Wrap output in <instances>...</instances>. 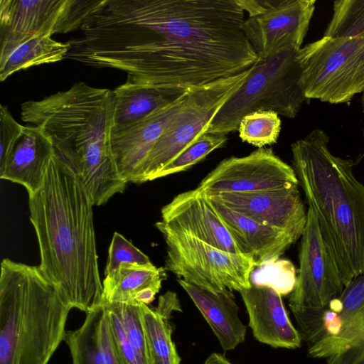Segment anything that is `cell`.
Returning <instances> with one entry per match:
<instances>
[{"label":"cell","mask_w":364,"mask_h":364,"mask_svg":"<svg viewBox=\"0 0 364 364\" xmlns=\"http://www.w3.org/2000/svg\"><path fill=\"white\" fill-rule=\"evenodd\" d=\"M326 361V364H364V316Z\"/></svg>","instance_id":"obj_31"},{"label":"cell","mask_w":364,"mask_h":364,"mask_svg":"<svg viewBox=\"0 0 364 364\" xmlns=\"http://www.w3.org/2000/svg\"><path fill=\"white\" fill-rule=\"evenodd\" d=\"M181 311L179 299L171 291L161 295L154 308L141 304V320L150 364H180L181 358L171 337L170 318L173 311Z\"/></svg>","instance_id":"obj_24"},{"label":"cell","mask_w":364,"mask_h":364,"mask_svg":"<svg viewBox=\"0 0 364 364\" xmlns=\"http://www.w3.org/2000/svg\"><path fill=\"white\" fill-rule=\"evenodd\" d=\"M250 282L274 289L282 296L291 294L296 285V276L294 264L287 259L257 267L250 275Z\"/></svg>","instance_id":"obj_29"},{"label":"cell","mask_w":364,"mask_h":364,"mask_svg":"<svg viewBox=\"0 0 364 364\" xmlns=\"http://www.w3.org/2000/svg\"><path fill=\"white\" fill-rule=\"evenodd\" d=\"M300 49L291 48L265 60L259 59L246 81L218 110L205 133L226 135L237 130L244 116L260 109L295 117L307 100L297 60Z\"/></svg>","instance_id":"obj_6"},{"label":"cell","mask_w":364,"mask_h":364,"mask_svg":"<svg viewBox=\"0 0 364 364\" xmlns=\"http://www.w3.org/2000/svg\"><path fill=\"white\" fill-rule=\"evenodd\" d=\"M297 60L307 100L348 102L364 93V33L350 38H323L301 48Z\"/></svg>","instance_id":"obj_8"},{"label":"cell","mask_w":364,"mask_h":364,"mask_svg":"<svg viewBox=\"0 0 364 364\" xmlns=\"http://www.w3.org/2000/svg\"><path fill=\"white\" fill-rule=\"evenodd\" d=\"M204 364H233L223 355L218 353H211L204 362Z\"/></svg>","instance_id":"obj_33"},{"label":"cell","mask_w":364,"mask_h":364,"mask_svg":"<svg viewBox=\"0 0 364 364\" xmlns=\"http://www.w3.org/2000/svg\"><path fill=\"white\" fill-rule=\"evenodd\" d=\"M164 268L133 264L122 265L102 282V303H136L138 294L147 288L160 290L166 278Z\"/></svg>","instance_id":"obj_25"},{"label":"cell","mask_w":364,"mask_h":364,"mask_svg":"<svg viewBox=\"0 0 364 364\" xmlns=\"http://www.w3.org/2000/svg\"><path fill=\"white\" fill-rule=\"evenodd\" d=\"M239 293L256 340L273 348L301 346V335L292 324L280 294L270 287L252 284Z\"/></svg>","instance_id":"obj_17"},{"label":"cell","mask_w":364,"mask_h":364,"mask_svg":"<svg viewBox=\"0 0 364 364\" xmlns=\"http://www.w3.org/2000/svg\"><path fill=\"white\" fill-rule=\"evenodd\" d=\"M204 193L235 212L298 239L304 232L306 212L298 185L250 192Z\"/></svg>","instance_id":"obj_14"},{"label":"cell","mask_w":364,"mask_h":364,"mask_svg":"<svg viewBox=\"0 0 364 364\" xmlns=\"http://www.w3.org/2000/svg\"><path fill=\"white\" fill-rule=\"evenodd\" d=\"M24 126L18 124L11 116L7 107L0 106V168H1L17 140L21 136Z\"/></svg>","instance_id":"obj_32"},{"label":"cell","mask_w":364,"mask_h":364,"mask_svg":"<svg viewBox=\"0 0 364 364\" xmlns=\"http://www.w3.org/2000/svg\"><path fill=\"white\" fill-rule=\"evenodd\" d=\"M328 141L315 129L292 144L293 168L346 287L364 275V185L353 161L333 155Z\"/></svg>","instance_id":"obj_4"},{"label":"cell","mask_w":364,"mask_h":364,"mask_svg":"<svg viewBox=\"0 0 364 364\" xmlns=\"http://www.w3.org/2000/svg\"><path fill=\"white\" fill-rule=\"evenodd\" d=\"M190 89L153 87L127 80L112 91L114 103L112 129L135 122L168 105L186 95Z\"/></svg>","instance_id":"obj_23"},{"label":"cell","mask_w":364,"mask_h":364,"mask_svg":"<svg viewBox=\"0 0 364 364\" xmlns=\"http://www.w3.org/2000/svg\"><path fill=\"white\" fill-rule=\"evenodd\" d=\"M155 226L166 245L164 269L178 279L214 293L251 287L256 267L251 259L218 249L162 220Z\"/></svg>","instance_id":"obj_7"},{"label":"cell","mask_w":364,"mask_h":364,"mask_svg":"<svg viewBox=\"0 0 364 364\" xmlns=\"http://www.w3.org/2000/svg\"><path fill=\"white\" fill-rule=\"evenodd\" d=\"M299 262L296 285L289 299L294 318L323 309L345 287L316 213L310 207L299 245Z\"/></svg>","instance_id":"obj_11"},{"label":"cell","mask_w":364,"mask_h":364,"mask_svg":"<svg viewBox=\"0 0 364 364\" xmlns=\"http://www.w3.org/2000/svg\"><path fill=\"white\" fill-rule=\"evenodd\" d=\"M127 264L144 267L154 265L147 255L139 250L122 235L115 232L109 247L105 275L111 274L117 271L120 266Z\"/></svg>","instance_id":"obj_30"},{"label":"cell","mask_w":364,"mask_h":364,"mask_svg":"<svg viewBox=\"0 0 364 364\" xmlns=\"http://www.w3.org/2000/svg\"><path fill=\"white\" fill-rule=\"evenodd\" d=\"M237 130L243 141L262 148L277 141L281 119L273 110H257L242 117Z\"/></svg>","instance_id":"obj_26"},{"label":"cell","mask_w":364,"mask_h":364,"mask_svg":"<svg viewBox=\"0 0 364 364\" xmlns=\"http://www.w3.org/2000/svg\"><path fill=\"white\" fill-rule=\"evenodd\" d=\"M362 104H363V110H364V93H363V97H362ZM363 136H364V129H363Z\"/></svg>","instance_id":"obj_34"},{"label":"cell","mask_w":364,"mask_h":364,"mask_svg":"<svg viewBox=\"0 0 364 364\" xmlns=\"http://www.w3.org/2000/svg\"><path fill=\"white\" fill-rule=\"evenodd\" d=\"M299 185L294 168L272 149L258 148L249 155L220 161L199 183L204 193L250 192Z\"/></svg>","instance_id":"obj_12"},{"label":"cell","mask_w":364,"mask_h":364,"mask_svg":"<svg viewBox=\"0 0 364 364\" xmlns=\"http://www.w3.org/2000/svg\"><path fill=\"white\" fill-rule=\"evenodd\" d=\"M93 205L75 168L55 152L41 186L28 195L38 267L71 309L85 313L102 304Z\"/></svg>","instance_id":"obj_2"},{"label":"cell","mask_w":364,"mask_h":364,"mask_svg":"<svg viewBox=\"0 0 364 364\" xmlns=\"http://www.w3.org/2000/svg\"><path fill=\"white\" fill-rule=\"evenodd\" d=\"M95 0H0V35L52 36L80 29Z\"/></svg>","instance_id":"obj_13"},{"label":"cell","mask_w":364,"mask_h":364,"mask_svg":"<svg viewBox=\"0 0 364 364\" xmlns=\"http://www.w3.org/2000/svg\"><path fill=\"white\" fill-rule=\"evenodd\" d=\"M205 196L242 255L251 259L256 267L277 261L298 240L291 234L262 225Z\"/></svg>","instance_id":"obj_18"},{"label":"cell","mask_w":364,"mask_h":364,"mask_svg":"<svg viewBox=\"0 0 364 364\" xmlns=\"http://www.w3.org/2000/svg\"><path fill=\"white\" fill-rule=\"evenodd\" d=\"M71 307L38 266L5 258L0 274V364H48Z\"/></svg>","instance_id":"obj_5"},{"label":"cell","mask_w":364,"mask_h":364,"mask_svg":"<svg viewBox=\"0 0 364 364\" xmlns=\"http://www.w3.org/2000/svg\"><path fill=\"white\" fill-rule=\"evenodd\" d=\"M63 341L70 350L72 364H124L103 304L86 313L80 328L66 331Z\"/></svg>","instance_id":"obj_20"},{"label":"cell","mask_w":364,"mask_h":364,"mask_svg":"<svg viewBox=\"0 0 364 364\" xmlns=\"http://www.w3.org/2000/svg\"><path fill=\"white\" fill-rule=\"evenodd\" d=\"M333 10L323 36L350 38L364 33V0L335 1Z\"/></svg>","instance_id":"obj_27"},{"label":"cell","mask_w":364,"mask_h":364,"mask_svg":"<svg viewBox=\"0 0 364 364\" xmlns=\"http://www.w3.org/2000/svg\"><path fill=\"white\" fill-rule=\"evenodd\" d=\"M255 65L240 74L188 90L179 109L145 160L140 183L155 180L166 166L205 132L218 110L246 81Z\"/></svg>","instance_id":"obj_9"},{"label":"cell","mask_w":364,"mask_h":364,"mask_svg":"<svg viewBox=\"0 0 364 364\" xmlns=\"http://www.w3.org/2000/svg\"><path fill=\"white\" fill-rule=\"evenodd\" d=\"M54 154L53 143L42 128L24 126L4 166L0 168V178L23 186L31 195L41 186Z\"/></svg>","instance_id":"obj_19"},{"label":"cell","mask_w":364,"mask_h":364,"mask_svg":"<svg viewBox=\"0 0 364 364\" xmlns=\"http://www.w3.org/2000/svg\"><path fill=\"white\" fill-rule=\"evenodd\" d=\"M161 220L170 226L221 250L243 255L199 188L179 193L161 208Z\"/></svg>","instance_id":"obj_16"},{"label":"cell","mask_w":364,"mask_h":364,"mask_svg":"<svg viewBox=\"0 0 364 364\" xmlns=\"http://www.w3.org/2000/svg\"><path fill=\"white\" fill-rule=\"evenodd\" d=\"M248 17L243 31L259 59L301 48L315 9V0H237Z\"/></svg>","instance_id":"obj_10"},{"label":"cell","mask_w":364,"mask_h":364,"mask_svg":"<svg viewBox=\"0 0 364 364\" xmlns=\"http://www.w3.org/2000/svg\"><path fill=\"white\" fill-rule=\"evenodd\" d=\"M225 134L204 133L193 141L156 176V179L189 169L227 142Z\"/></svg>","instance_id":"obj_28"},{"label":"cell","mask_w":364,"mask_h":364,"mask_svg":"<svg viewBox=\"0 0 364 364\" xmlns=\"http://www.w3.org/2000/svg\"><path fill=\"white\" fill-rule=\"evenodd\" d=\"M70 46L50 36L31 34L1 36L0 80L34 65L56 63L66 58Z\"/></svg>","instance_id":"obj_22"},{"label":"cell","mask_w":364,"mask_h":364,"mask_svg":"<svg viewBox=\"0 0 364 364\" xmlns=\"http://www.w3.org/2000/svg\"><path fill=\"white\" fill-rule=\"evenodd\" d=\"M114 112L112 91L84 82L21 105V119L47 134L55 152L81 178L94 205L123 193L128 183L118 171L111 147Z\"/></svg>","instance_id":"obj_3"},{"label":"cell","mask_w":364,"mask_h":364,"mask_svg":"<svg viewBox=\"0 0 364 364\" xmlns=\"http://www.w3.org/2000/svg\"><path fill=\"white\" fill-rule=\"evenodd\" d=\"M186 94L135 122L112 129L111 147L114 159L120 175L128 183L140 184L145 160L179 109Z\"/></svg>","instance_id":"obj_15"},{"label":"cell","mask_w":364,"mask_h":364,"mask_svg":"<svg viewBox=\"0 0 364 364\" xmlns=\"http://www.w3.org/2000/svg\"><path fill=\"white\" fill-rule=\"evenodd\" d=\"M244 20L237 0H95L65 58L141 85L190 89L257 63Z\"/></svg>","instance_id":"obj_1"},{"label":"cell","mask_w":364,"mask_h":364,"mask_svg":"<svg viewBox=\"0 0 364 364\" xmlns=\"http://www.w3.org/2000/svg\"><path fill=\"white\" fill-rule=\"evenodd\" d=\"M177 282L200 311L224 351L235 349L245 341L246 326L239 317V308L232 291L214 293L182 279Z\"/></svg>","instance_id":"obj_21"}]
</instances>
